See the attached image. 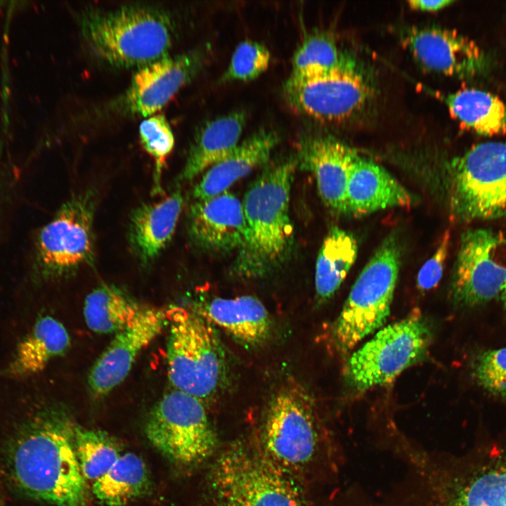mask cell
<instances>
[{
	"instance_id": "19",
	"label": "cell",
	"mask_w": 506,
	"mask_h": 506,
	"mask_svg": "<svg viewBox=\"0 0 506 506\" xmlns=\"http://www.w3.org/2000/svg\"><path fill=\"white\" fill-rule=\"evenodd\" d=\"M414 197L384 168L359 155L346 193V214L362 216L394 207H409Z\"/></svg>"
},
{
	"instance_id": "29",
	"label": "cell",
	"mask_w": 506,
	"mask_h": 506,
	"mask_svg": "<svg viewBox=\"0 0 506 506\" xmlns=\"http://www.w3.org/2000/svg\"><path fill=\"white\" fill-rule=\"evenodd\" d=\"M72 440L82 475L92 483L105 474L122 454L118 443L101 430L74 426Z\"/></svg>"
},
{
	"instance_id": "27",
	"label": "cell",
	"mask_w": 506,
	"mask_h": 506,
	"mask_svg": "<svg viewBox=\"0 0 506 506\" xmlns=\"http://www.w3.org/2000/svg\"><path fill=\"white\" fill-rule=\"evenodd\" d=\"M150 485L143 460L131 452L122 453L108 472L92 484L96 498L108 506H122L144 495Z\"/></svg>"
},
{
	"instance_id": "9",
	"label": "cell",
	"mask_w": 506,
	"mask_h": 506,
	"mask_svg": "<svg viewBox=\"0 0 506 506\" xmlns=\"http://www.w3.org/2000/svg\"><path fill=\"white\" fill-rule=\"evenodd\" d=\"M432 332L421 312L381 329L351 356L345 370L350 388L365 391L392 381L427 354Z\"/></svg>"
},
{
	"instance_id": "1",
	"label": "cell",
	"mask_w": 506,
	"mask_h": 506,
	"mask_svg": "<svg viewBox=\"0 0 506 506\" xmlns=\"http://www.w3.org/2000/svg\"><path fill=\"white\" fill-rule=\"evenodd\" d=\"M73 425L53 410L39 412L21 428L10 455L13 477L32 498L79 506L86 496L73 446Z\"/></svg>"
},
{
	"instance_id": "21",
	"label": "cell",
	"mask_w": 506,
	"mask_h": 506,
	"mask_svg": "<svg viewBox=\"0 0 506 506\" xmlns=\"http://www.w3.org/2000/svg\"><path fill=\"white\" fill-rule=\"evenodd\" d=\"M182 206L183 197L176 190L158 202L143 204L132 212L129 242L141 264L154 261L171 240Z\"/></svg>"
},
{
	"instance_id": "17",
	"label": "cell",
	"mask_w": 506,
	"mask_h": 506,
	"mask_svg": "<svg viewBox=\"0 0 506 506\" xmlns=\"http://www.w3.org/2000/svg\"><path fill=\"white\" fill-rule=\"evenodd\" d=\"M298 159L314 175L318 193L332 211L346 214V193L358 153L331 136H306L299 143Z\"/></svg>"
},
{
	"instance_id": "18",
	"label": "cell",
	"mask_w": 506,
	"mask_h": 506,
	"mask_svg": "<svg viewBox=\"0 0 506 506\" xmlns=\"http://www.w3.org/2000/svg\"><path fill=\"white\" fill-rule=\"evenodd\" d=\"M188 228L193 241L203 249L238 250L246 233L242 202L228 190L197 200L190 207Z\"/></svg>"
},
{
	"instance_id": "10",
	"label": "cell",
	"mask_w": 506,
	"mask_h": 506,
	"mask_svg": "<svg viewBox=\"0 0 506 506\" xmlns=\"http://www.w3.org/2000/svg\"><path fill=\"white\" fill-rule=\"evenodd\" d=\"M153 446L171 461L193 466L212 456L217 443L205 404L174 389L153 407L145 424Z\"/></svg>"
},
{
	"instance_id": "12",
	"label": "cell",
	"mask_w": 506,
	"mask_h": 506,
	"mask_svg": "<svg viewBox=\"0 0 506 506\" xmlns=\"http://www.w3.org/2000/svg\"><path fill=\"white\" fill-rule=\"evenodd\" d=\"M94 197H70L40 231L37 255L44 276L61 277L90 264L94 258Z\"/></svg>"
},
{
	"instance_id": "4",
	"label": "cell",
	"mask_w": 506,
	"mask_h": 506,
	"mask_svg": "<svg viewBox=\"0 0 506 506\" xmlns=\"http://www.w3.org/2000/svg\"><path fill=\"white\" fill-rule=\"evenodd\" d=\"M79 24L91 54L113 67L138 68L167 56L171 45V19L156 6L86 10L80 15Z\"/></svg>"
},
{
	"instance_id": "28",
	"label": "cell",
	"mask_w": 506,
	"mask_h": 506,
	"mask_svg": "<svg viewBox=\"0 0 506 506\" xmlns=\"http://www.w3.org/2000/svg\"><path fill=\"white\" fill-rule=\"evenodd\" d=\"M143 306L119 289L105 285L86 296L84 316L87 327L93 332L115 334L130 323Z\"/></svg>"
},
{
	"instance_id": "11",
	"label": "cell",
	"mask_w": 506,
	"mask_h": 506,
	"mask_svg": "<svg viewBox=\"0 0 506 506\" xmlns=\"http://www.w3.org/2000/svg\"><path fill=\"white\" fill-rule=\"evenodd\" d=\"M283 95L297 112L327 122H340L360 112L370 100V79L349 58L325 74L310 77L291 76L283 84Z\"/></svg>"
},
{
	"instance_id": "14",
	"label": "cell",
	"mask_w": 506,
	"mask_h": 506,
	"mask_svg": "<svg viewBox=\"0 0 506 506\" xmlns=\"http://www.w3.org/2000/svg\"><path fill=\"white\" fill-rule=\"evenodd\" d=\"M204 56L190 51L165 56L140 67L122 95L112 103L118 114L148 117L160 111L170 99L199 72Z\"/></svg>"
},
{
	"instance_id": "33",
	"label": "cell",
	"mask_w": 506,
	"mask_h": 506,
	"mask_svg": "<svg viewBox=\"0 0 506 506\" xmlns=\"http://www.w3.org/2000/svg\"><path fill=\"white\" fill-rule=\"evenodd\" d=\"M270 60V52L264 45L249 40L242 41L235 48L221 80L223 82L253 80L266 71Z\"/></svg>"
},
{
	"instance_id": "31",
	"label": "cell",
	"mask_w": 506,
	"mask_h": 506,
	"mask_svg": "<svg viewBox=\"0 0 506 506\" xmlns=\"http://www.w3.org/2000/svg\"><path fill=\"white\" fill-rule=\"evenodd\" d=\"M349 59L335 39L325 32L307 35L295 51L291 76L310 77L327 73Z\"/></svg>"
},
{
	"instance_id": "7",
	"label": "cell",
	"mask_w": 506,
	"mask_h": 506,
	"mask_svg": "<svg viewBox=\"0 0 506 506\" xmlns=\"http://www.w3.org/2000/svg\"><path fill=\"white\" fill-rule=\"evenodd\" d=\"M401 256L397 236L389 235L357 278L332 328L333 343L340 353L350 352L387 321Z\"/></svg>"
},
{
	"instance_id": "37",
	"label": "cell",
	"mask_w": 506,
	"mask_h": 506,
	"mask_svg": "<svg viewBox=\"0 0 506 506\" xmlns=\"http://www.w3.org/2000/svg\"><path fill=\"white\" fill-rule=\"evenodd\" d=\"M500 293L502 295V300L505 309H506V276H505L504 283H503Z\"/></svg>"
},
{
	"instance_id": "6",
	"label": "cell",
	"mask_w": 506,
	"mask_h": 506,
	"mask_svg": "<svg viewBox=\"0 0 506 506\" xmlns=\"http://www.w3.org/2000/svg\"><path fill=\"white\" fill-rule=\"evenodd\" d=\"M209 486L216 506H309L287 471L246 444H233L221 453Z\"/></svg>"
},
{
	"instance_id": "34",
	"label": "cell",
	"mask_w": 506,
	"mask_h": 506,
	"mask_svg": "<svg viewBox=\"0 0 506 506\" xmlns=\"http://www.w3.org/2000/svg\"><path fill=\"white\" fill-rule=\"evenodd\" d=\"M472 375L488 392L506 396V347L479 353L473 361Z\"/></svg>"
},
{
	"instance_id": "8",
	"label": "cell",
	"mask_w": 506,
	"mask_h": 506,
	"mask_svg": "<svg viewBox=\"0 0 506 506\" xmlns=\"http://www.w3.org/2000/svg\"><path fill=\"white\" fill-rule=\"evenodd\" d=\"M451 215L460 221L506 214V141L473 145L448 167Z\"/></svg>"
},
{
	"instance_id": "36",
	"label": "cell",
	"mask_w": 506,
	"mask_h": 506,
	"mask_svg": "<svg viewBox=\"0 0 506 506\" xmlns=\"http://www.w3.org/2000/svg\"><path fill=\"white\" fill-rule=\"evenodd\" d=\"M451 0H410L408 1L409 6L422 11H437L452 3Z\"/></svg>"
},
{
	"instance_id": "24",
	"label": "cell",
	"mask_w": 506,
	"mask_h": 506,
	"mask_svg": "<svg viewBox=\"0 0 506 506\" xmlns=\"http://www.w3.org/2000/svg\"><path fill=\"white\" fill-rule=\"evenodd\" d=\"M246 121V113L235 110L212 119L199 129L181 172V179L192 180L231 153L239 144Z\"/></svg>"
},
{
	"instance_id": "13",
	"label": "cell",
	"mask_w": 506,
	"mask_h": 506,
	"mask_svg": "<svg viewBox=\"0 0 506 506\" xmlns=\"http://www.w3.org/2000/svg\"><path fill=\"white\" fill-rule=\"evenodd\" d=\"M502 237L488 228L465 232L455 263L450 297L455 304L473 307L485 304L502 290L506 268L493 259Z\"/></svg>"
},
{
	"instance_id": "26",
	"label": "cell",
	"mask_w": 506,
	"mask_h": 506,
	"mask_svg": "<svg viewBox=\"0 0 506 506\" xmlns=\"http://www.w3.org/2000/svg\"><path fill=\"white\" fill-rule=\"evenodd\" d=\"M357 252V241L351 233L337 227L329 231L316 264L315 286L320 301L335 294L353 264Z\"/></svg>"
},
{
	"instance_id": "2",
	"label": "cell",
	"mask_w": 506,
	"mask_h": 506,
	"mask_svg": "<svg viewBox=\"0 0 506 506\" xmlns=\"http://www.w3.org/2000/svg\"><path fill=\"white\" fill-rule=\"evenodd\" d=\"M297 163L289 158L266 166L245 193L246 233L234 264L238 275L264 277L290 254L294 233L290 200Z\"/></svg>"
},
{
	"instance_id": "38",
	"label": "cell",
	"mask_w": 506,
	"mask_h": 506,
	"mask_svg": "<svg viewBox=\"0 0 506 506\" xmlns=\"http://www.w3.org/2000/svg\"><path fill=\"white\" fill-rule=\"evenodd\" d=\"M0 506H2V499H1V494H0Z\"/></svg>"
},
{
	"instance_id": "32",
	"label": "cell",
	"mask_w": 506,
	"mask_h": 506,
	"mask_svg": "<svg viewBox=\"0 0 506 506\" xmlns=\"http://www.w3.org/2000/svg\"><path fill=\"white\" fill-rule=\"evenodd\" d=\"M139 137L144 150L154 161L153 192L162 190L161 179L166 160L174 146L171 126L163 115L150 116L139 126Z\"/></svg>"
},
{
	"instance_id": "15",
	"label": "cell",
	"mask_w": 506,
	"mask_h": 506,
	"mask_svg": "<svg viewBox=\"0 0 506 506\" xmlns=\"http://www.w3.org/2000/svg\"><path fill=\"white\" fill-rule=\"evenodd\" d=\"M167 324L166 311L144 306L114 338L90 369L87 382L96 398L108 394L127 377L136 358Z\"/></svg>"
},
{
	"instance_id": "35",
	"label": "cell",
	"mask_w": 506,
	"mask_h": 506,
	"mask_svg": "<svg viewBox=\"0 0 506 506\" xmlns=\"http://www.w3.org/2000/svg\"><path fill=\"white\" fill-rule=\"evenodd\" d=\"M450 233L446 231L434 254L423 264L417 278V287L422 291L436 287L441 280L449 249Z\"/></svg>"
},
{
	"instance_id": "3",
	"label": "cell",
	"mask_w": 506,
	"mask_h": 506,
	"mask_svg": "<svg viewBox=\"0 0 506 506\" xmlns=\"http://www.w3.org/2000/svg\"><path fill=\"white\" fill-rule=\"evenodd\" d=\"M264 453L287 472L320 468L337 478L344 455L320 424L313 400L299 383L285 382L273 395L264 419Z\"/></svg>"
},
{
	"instance_id": "30",
	"label": "cell",
	"mask_w": 506,
	"mask_h": 506,
	"mask_svg": "<svg viewBox=\"0 0 506 506\" xmlns=\"http://www.w3.org/2000/svg\"><path fill=\"white\" fill-rule=\"evenodd\" d=\"M437 506H506V472L444 487Z\"/></svg>"
},
{
	"instance_id": "16",
	"label": "cell",
	"mask_w": 506,
	"mask_h": 506,
	"mask_svg": "<svg viewBox=\"0 0 506 506\" xmlns=\"http://www.w3.org/2000/svg\"><path fill=\"white\" fill-rule=\"evenodd\" d=\"M402 40L417 64L429 72L467 78L482 72L486 64L477 44L454 30L411 27Z\"/></svg>"
},
{
	"instance_id": "22",
	"label": "cell",
	"mask_w": 506,
	"mask_h": 506,
	"mask_svg": "<svg viewBox=\"0 0 506 506\" xmlns=\"http://www.w3.org/2000/svg\"><path fill=\"white\" fill-rule=\"evenodd\" d=\"M280 141L272 130H259L239 143L226 157L209 168L193 190L197 200L216 196L254 169L266 164Z\"/></svg>"
},
{
	"instance_id": "20",
	"label": "cell",
	"mask_w": 506,
	"mask_h": 506,
	"mask_svg": "<svg viewBox=\"0 0 506 506\" xmlns=\"http://www.w3.org/2000/svg\"><path fill=\"white\" fill-rule=\"evenodd\" d=\"M195 308L214 326H218L244 346H259L271 335V317L263 303L253 296L216 297Z\"/></svg>"
},
{
	"instance_id": "25",
	"label": "cell",
	"mask_w": 506,
	"mask_h": 506,
	"mask_svg": "<svg viewBox=\"0 0 506 506\" xmlns=\"http://www.w3.org/2000/svg\"><path fill=\"white\" fill-rule=\"evenodd\" d=\"M436 95L463 128L488 136L506 134V105L498 96L473 88Z\"/></svg>"
},
{
	"instance_id": "23",
	"label": "cell",
	"mask_w": 506,
	"mask_h": 506,
	"mask_svg": "<svg viewBox=\"0 0 506 506\" xmlns=\"http://www.w3.org/2000/svg\"><path fill=\"white\" fill-rule=\"evenodd\" d=\"M70 338L65 326L49 316L39 318L30 332L18 344L0 377L23 379L39 373L51 360L65 353Z\"/></svg>"
},
{
	"instance_id": "5",
	"label": "cell",
	"mask_w": 506,
	"mask_h": 506,
	"mask_svg": "<svg viewBox=\"0 0 506 506\" xmlns=\"http://www.w3.org/2000/svg\"><path fill=\"white\" fill-rule=\"evenodd\" d=\"M166 316L170 382L206 404L219 391L226 373L225 352L215 327L195 307L174 306Z\"/></svg>"
}]
</instances>
